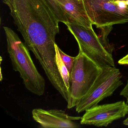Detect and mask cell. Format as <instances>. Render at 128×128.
Listing matches in <instances>:
<instances>
[{
  "label": "cell",
  "mask_w": 128,
  "mask_h": 128,
  "mask_svg": "<svg viewBox=\"0 0 128 128\" xmlns=\"http://www.w3.org/2000/svg\"><path fill=\"white\" fill-rule=\"evenodd\" d=\"M25 45L38 60L54 86L63 83L56 62L59 21L45 0H3Z\"/></svg>",
  "instance_id": "obj_1"
},
{
  "label": "cell",
  "mask_w": 128,
  "mask_h": 128,
  "mask_svg": "<svg viewBox=\"0 0 128 128\" xmlns=\"http://www.w3.org/2000/svg\"><path fill=\"white\" fill-rule=\"evenodd\" d=\"M3 28L13 70L19 72L28 90L37 96H42L45 92V81L35 66L29 49L14 30L8 27Z\"/></svg>",
  "instance_id": "obj_2"
},
{
  "label": "cell",
  "mask_w": 128,
  "mask_h": 128,
  "mask_svg": "<svg viewBox=\"0 0 128 128\" xmlns=\"http://www.w3.org/2000/svg\"><path fill=\"white\" fill-rule=\"evenodd\" d=\"M102 70L101 66L79 52L70 74L68 108L76 107L88 93Z\"/></svg>",
  "instance_id": "obj_3"
},
{
  "label": "cell",
  "mask_w": 128,
  "mask_h": 128,
  "mask_svg": "<svg viewBox=\"0 0 128 128\" xmlns=\"http://www.w3.org/2000/svg\"><path fill=\"white\" fill-rule=\"evenodd\" d=\"M87 14L97 28L128 22V3L114 0H83Z\"/></svg>",
  "instance_id": "obj_4"
},
{
  "label": "cell",
  "mask_w": 128,
  "mask_h": 128,
  "mask_svg": "<svg viewBox=\"0 0 128 128\" xmlns=\"http://www.w3.org/2000/svg\"><path fill=\"white\" fill-rule=\"evenodd\" d=\"M68 30L76 39L79 51L98 66H115L112 54L106 48L92 28L66 23Z\"/></svg>",
  "instance_id": "obj_5"
},
{
  "label": "cell",
  "mask_w": 128,
  "mask_h": 128,
  "mask_svg": "<svg viewBox=\"0 0 128 128\" xmlns=\"http://www.w3.org/2000/svg\"><path fill=\"white\" fill-rule=\"evenodd\" d=\"M101 73L88 93L76 106L78 113L98 105L104 99L111 96L123 84L122 75L115 66H102Z\"/></svg>",
  "instance_id": "obj_6"
},
{
  "label": "cell",
  "mask_w": 128,
  "mask_h": 128,
  "mask_svg": "<svg viewBox=\"0 0 128 128\" xmlns=\"http://www.w3.org/2000/svg\"><path fill=\"white\" fill-rule=\"evenodd\" d=\"M59 22L92 27L83 0H45Z\"/></svg>",
  "instance_id": "obj_7"
},
{
  "label": "cell",
  "mask_w": 128,
  "mask_h": 128,
  "mask_svg": "<svg viewBox=\"0 0 128 128\" xmlns=\"http://www.w3.org/2000/svg\"><path fill=\"white\" fill-rule=\"evenodd\" d=\"M128 114V104L124 101L97 105L87 109L82 117L80 124L98 127L107 126L113 121Z\"/></svg>",
  "instance_id": "obj_8"
},
{
  "label": "cell",
  "mask_w": 128,
  "mask_h": 128,
  "mask_svg": "<svg viewBox=\"0 0 128 128\" xmlns=\"http://www.w3.org/2000/svg\"><path fill=\"white\" fill-rule=\"evenodd\" d=\"M34 120L45 128H78L75 120H81V117L69 115L62 110H44L34 108L32 112Z\"/></svg>",
  "instance_id": "obj_9"
},
{
  "label": "cell",
  "mask_w": 128,
  "mask_h": 128,
  "mask_svg": "<svg viewBox=\"0 0 128 128\" xmlns=\"http://www.w3.org/2000/svg\"><path fill=\"white\" fill-rule=\"evenodd\" d=\"M58 46L56 44H55V49L56 52V62L57 66L58 67V70L60 73V75L64 82V84L69 91L70 88V75L64 64L60 56V54L58 50Z\"/></svg>",
  "instance_id": "obj_10"
},
{
  "label": "cell",
  "mask_w": 128,
  "mask_h": 128,
  "mask_svg": "<svg viewBox=\"0 0 128 128\" xmlns=\"http://www.w3.org/2000/svg\"><path fill=\"white\" fill-rule=\"evenodd\" d=\"M58 50L60 56L65 65L68 69L70 75L71 74L73 67L74 61L75 60L76 57H72L67 55L64 52L58 47Z\"/></svg>",
  "instance_id": "obj_11"
},
{
  "label": "cell",
  "mask_w": 128,
  "mask_h": 128,
  "mask_svg": "<svg viewBox=\"0 0 128 128\" xmlns=\"http://www.w3.org/2000/svg\"><path fill=\"white\" fill-rule=\"evenodd\" d=\"M120 94V96H124L127 100H128V79L127 80L126 86L121 90Z\"/></svg>",
  "instance_id": "obj_12"
},
{
  "label": "cell",
  "mask_w": 128,
  "mask_h": 128,
  "mask_svg": "<svg viewBox=\"0 0 128 128\" xmlns=\"http://www.w3.org/2000/svg\"><path fill=\"white\" fill-rule=\"evenodd\" d=\"M118 63L120 65H128V54L123 58H121L118 61Z\"/></svg>",
  "instance_id": "obj_13"
},
{
  "label": "cell",
  "mask_w": 128,
  "mask_h": 128,
  "mask_svg": "<svg viewBox=\"0 0 128 128\" xmlns=\"http://www.w3.org/2000/svg\"><path fill=\"white\" fill-rule=\"evenodd\" d=\"M123 123L125 126H128V117L126 120H124Z\"/></svg>",
  "instance_id": "obj_14"
}]
</instances>
